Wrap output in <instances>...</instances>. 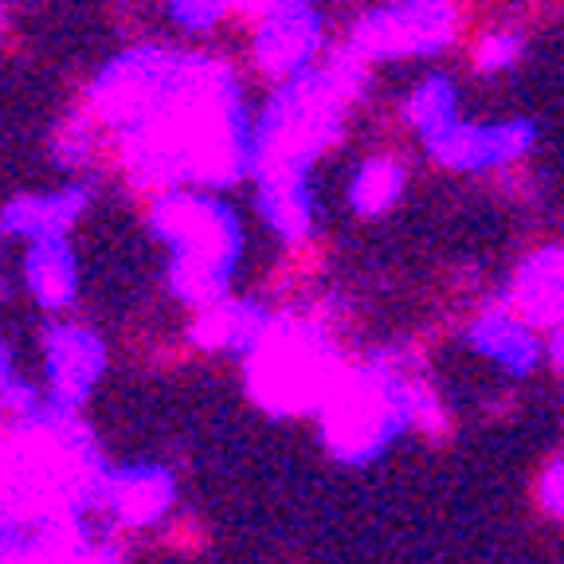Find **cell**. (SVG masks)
Instances as JSON below:
<instances>
[{"label": "cell", "instance_id": "8", "mask_svg": "<svg viewBox=\"0 0 564 564\" xmlns=\"http://www.w3.org/2000/svg\"><path fill=\"white\" fill-rule=\"evenodd\" d=\"M0 384H9V357H4V349H0Z\"/></svg>", "mask_w": 564, "mask_h": 564}, {"label": "cell", "instance_id": "10", "mask_svg": "<svg viewBox=\"0 0 564 564\" xmlns=\"http://www.w3.org/2000/svg\"><path fill=\"white\" fill-rule=\"evenodd\" d=\"M0 40H9V28H4V17H0Z\"/></svg>", "mask_w": 564, "mask_h": 564}, {"label": "cell", "instance_id": "4", "mask_svg": "<svg viewBox=\"0 0 564 564\" xmlns=\"http://www.w3.org/2000/svg\"><path fill=\"white\" fill-rule=\"evenodd\" d=\"M102 494H106V502H110V510L122 518V525L141 529V525H153V521L169 510V502H173V482H169V475H161V470H153V467H133L110 478Z\"/></svg>", "mask_w": 564, "mask_h": 564}, {"label": "cell", "instance_id": "9", "mask_svg": "<svg viewBox=\"0 0 564 564\" xmlns=\"http://www.w3.org/2000/svg\"><path fill=\"white\" fill-rule=\"evenodd\" d=\"M87 564H118V561H115V553H95Z\"/></svg>", "mask_w": 564, "mask_h": 564}, {"label": "cell", "instance_id": "5", "mask_svg": "<svg viewBox=\"0 0 564 564\" xmlns=\"http://www.w3.org/2000/svg\"><path fill=\"white\" fill-rule=\"evenodd\" d=\"M28 282H32L35 299L44 306H63L75 291V274H70V263L59 247H40L35 259L28 263Z\"/></svg>", "mask_w": 564, "mask_h": 564}, {"label": "cell", "instance_id": "1", "mask_svg": "<svg viewBox=\"0 0 564 564\" xmlns=\"http://www.w3.org/2000/svg\"><path fill=\"white\" fill-rule=\"evenodd\" d=\"M451 28V12L435 0H420V4H400V9L372 12L361 28H357V44L369 47L372 55H412V52H432L443 44V35Z\"/></svg>", "mask_w": 564, "mask_h": 564}, {"label": "cell", "instance_id": "6", "mask_svg": "<svg viewBox=\"0 0 564 564\" xmlns=\"http://www.w3.org/2000/svg\"><path fill=\"white\" fill-rule=\"evenodd\" d=\"M397 193H400V169L397 161L388 158L365 161V169L352 181V200H357L361 212H380Z\"/></svg>", "mask_w": 564, "mask_h": 564}, {"label": "cell", "instance_id": "7", "mask_svg": "<svg viewBox=\"0 0 564 564\" xmlns=\"http://www.w3.org/2000/svg\"><path fill=\"white\" fill-rule=\"evenodd\" d=\"M412 122L420 126L427 138L440 133L443 126L455 122V90L447 79H427L412 98Z\"/></svg>", "mask_w": 564, "mask_h": 564}, {"label": "cell", "instance_id": "3", "mask_svg": "<svg viewBox=\"0 0 564 564\" xmlns=\"http://www.w3.org/2000/svg\"><path fill=\"white\" fill-rule=\"evenodd\" d=\"M47 365H52L55 397L67 408H75L90 392L98 369H102V349H98L95 337L83 334V329H55Z\"/></svg>", "mask_w": 564, "mask_h": 564}, {"label": "cell", "instance_id": "2", "mask_svg": "<svg viewBox=\"0 0 564 564\" xmlns=\"http://www.w3.org/2000/svg\"><path fill=\"white\" fill-rule=\"evenodd\" d=\"M432 153L447 165L478 169V165H502L513 161L529 145V126H443L432 133Z\"/></svg>", "mask_w": 564, "mask_h": 564}]
</instances>
